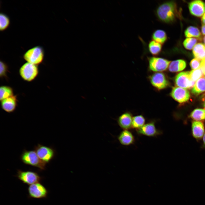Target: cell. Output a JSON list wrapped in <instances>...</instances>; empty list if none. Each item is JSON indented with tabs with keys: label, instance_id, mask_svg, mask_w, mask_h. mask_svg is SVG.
<instances>
[{
	"label": "cell",
	"instance_id": "obj_1",
	"mask_svg": "<svg viewBox=\"0 0 205 205\" xmlns=\"http://www.w3.org/2000/svg\"><path fill=\"white\" fill-rule=\"evenodd\" d=\"M177 12L175 3L173 1H169L159 5L156 8L155 13L159 20L169 24L172 23L175 20Z\"/></svg>",
	"mask_w": 205,
	"mask_h": 205
},
{
	"label": "cell",
	"instance_id": "obj_2",
	"mask_svg": "<svg viewBox=\"0 0 205 205\" xmlns=\"http://www.w3.org/2000/svg\"><path fill=\"white\" fill-rule=\"evenodd\" d=\"M20 159L25 165L36 167L41 171L46 169V164L40 159L34 150L24 149L20 155Z\"/></svg>",
	"mask_w": 205,
	"mask_h": 205
},
{
	"label": "cell",
	"instance_id": "obj_3",
	"mask_svg": "<svg viewBox=\"0 0 205 205\" xmlns=\"http://www.w3.org/2000/svg\"><path fill=\"white\" fill-rule=\"evenodd\" d=\"M44 52L40 46L34 47L27 51L23 54V59L28 62L38 65L43 61Z\"/></svg>",
	"mask_w": 205,
	"mask_h": 205
},
{
	"label": "cell",
	"instance_id": "obj_4",
	"mask_svg": "<svg viewBox=\"0 0 205 205\" xmlns=\"http://www.w3.org/2000/svg\"><path fill=\"white\" fill-rule=\"evenodd\" d=\"M38 71L37 65L27 62L21 67L19 73L23 80L30 82L37 77L38 74Z\"/></svg>",
	"mask_w": 205,
	"mask_h": 205
},
{
	"label": "cell",
	"instance_id": "obj_5",
	"mask_svg": "<svg viewBox=\"0 0 205 205\" xmlns=\"http://www.w3.org/2000/svg\"><path fill=\"white\" fill-rule=\"evenodd\" d=\"M149 69L153 72H162L169 67L171 61L161 57H150L147 58Z\"/></svg>",
	"mask_w": 205,
	"mask_h": 205
},
{
	"label": "cell",
	"instance_id": "obj_6",
	"mask_svg": "<svg viewBox=\"0 0 205 205\" xmlns=\"http://www.w3.org/2000/svg\"><path fill=\"white\" fill-rule=\"evenodd\" d=\"M34 149L40 159L46 164L49 163L55 155V150L51 147L38 144L34 146Z\"/></svg>",
	"mask_w": 205,
	"mask_h": 205
},
{
	"label": "cell",
	"instance_id": "obj_7",
	"mask_svg": "<svg viewBox=\"0 0 205 205\" xmlns=\"http://www.w3.org/2000/svg\"><path fill=\"white\" fill-rule=\"evenodd\" d=\"M16 177L23 183L29 185L39 183L42 179L35 172L31 171H23L20 169L18 170Z\"/></svg>",
	"mask_w": 205,
	"mask_h": 205
},
{
	"label": "cell",
	"instance_id": "obj_8",
	"mask_svg": "<svg viewBox=\"0 0 205 205\" xmlns=\"http://www.w3.org/2000/svg\"><path fill=\"white\" fill-rule=\"evenodd\" d=\"M155 123L154 120L149 122L140 128L136 130V133L139 135L149 137H156L161 135L162 132L157 128Z\"/></svg>",
	"mask_w": 205,
	"mask_h": 205
},
{
	"label": "cell",
	"instance_id": "obj_9",
	"mask_svg": "<svg viewBox=\"0 0 205 205\" xmlns=\"http://www.w3.org/2000/svg\"><path fill=\"white\" fill-rule=\"evenodd\" d=\"M149 79L153 86L159 91L166 88L169 85V82L165 75L162 72L153 73L150 76Z\"/></svg>",
	"mask_w": 205,
	"mask_h": 205
},
{
	"label": "cell",
	"instance_id": "obj_10",
	"mask_svg": "<svg viewBox=\"0 0 205 205\" xmlns=\"http://www.w3.org/2000/svg\"><path fill=\"white\" fill-rule=\"evenodd\" d=\"M28 191L30 198L36 199L46 198L48 193L46 188L39 183L30 185L28 188Z\"/></svg>",
	"mask_w": 205,
	"mask_h": 205
},
{
	"label": "cell",
	"instance_id": "obj_11",
	"mask_svg": "<svg viewBox=\"0 0 205 205\" xmlns=\"http://www.w3.org/2000/svg\"><path fill=\"white\" fill-rule=\"evenodd\" d=\"M175 81L177 86L184 89H190L193 87L195 82L192 80L190 76V72H183L175 77Z\"/></svg>",
	"mask_w": 205,
	"mask_h": 205
},
{
	"label": "cell",
	"instance_id": "obj_12",
	"mask_svg": "<svg viewBox=\"0 0 205 205\" xmlns=\"http://www.w3.org/2000/svg\"><path fill=\"white\" fill-rule=\"evenodd\" d=\"M170 95L174 100L179 103L187 101L190 97V94L188 90L179 87H173Z\"/></svg>",
	"mask_w": 205,
	"mask_h": 205
},
{
	"label": "cell",
	"instance_id": "obj_13",
	"mask_svg": "<svg viewBox=\"0 0 205 205\" xmlns=\"http://www.w3.org/2000/svg\"><path fill=\"white\" fill-rule=\"evenodd\" d=\"M188 7L192 15L200 17L205 12V3L201 0L193 1L189 3Z\"/></svg>",
	"mask_w": 205,
	"mask_h": 205
},
{
	"label": "cell",
	"instance_id": "obj_14",
	"mask_svg": "<svg viewBox=\"0 0 205 205\" xmlns=\"http://www.w3.org/2000/svg\"><path fill=\"white\" fill-rule=\"evenodd\" d=\"M18 101L17 96L13 95L1 101V108L7 112H13L16 108Z\"/></svg>",
	"mask_w": 205,
	"mask_h": 205
},
{
	"label": "cell",
	"instance_id": "obj_15",
	"mask_svg": "<svg viewBox=\"0 0 205 205\" xmlns=\"http://www.w3.org/2000/svg\"><path fill=\"white\" fill-rule=\"evenodd\" d=\"M133 116L130 112H127L122 114L117 119V122L123 130H129L132 128Z\"/></svg>",
	"mask_w": 205,
	"mask_h": 205
},
{
	"label": "cell",
	"instance_id": "obj_16",
	"mask_svg": "<svg viewBox=\"0 0 205 205\" xmlns=\"http://www.w3.org/2000/svg\"><path fill=\"white\" fill-rule=\"evenodd\" d=\"M118 139L121 144L126 146L132 145L135 142L134 136L129 130H123L118 135Z\"/></svg>",
	"mask_w": 205,
	"mask_h": 205
},
{
	"label": "cell",
	"instance_id": "obj_17",
	"mask_svg": "<svg viewBox=\"0 0 205 205\" xmlns=\"http://www.w3.org/2000/svg\"><path fill=\"white\" fill-rule=\"evenodd\" d=\"M192 133L195 139L199 140L203 137L205 133L204 126L201 121H194L191 125Z\"/></svg>",
	"mask_w": 205,
	"mask_h": 205
},
{
	"label": "cell",
	"instance_id": "obj_18",
	"mask_svg": "<svg viewBox=\"0 0 205 205\" xmlns=\"http://www.w3.org/2000/svg\"><path fill=\"white\" fill-rule=\"evenodd\" d=\"M151 38L153 40L162 44L167 40V36L164 30L161 29H157L153 32Z\"/></svg>",
	"mask_w": 205,
	"mask_h": 205
},
{
	"label": "cell",
	"instance_id": "obj_19",
	"mask_svg": "<svg viewBox=\"0 0 205 205\" xmlns=\"http://www.w3.org/2000/svg\"><path fill=\"white\" fill-rule=\"evenodd\" d=\"M192 53L195 58L202 60L205 58V45L202 43H198L193 48Z\"/></svg>",
	"mask_w": 205,
	"mask_h": 205
},
{
	"label": "cell",
	"instance_id": "obj_20",
	"mask_svg": "<svg viewBox=\"0 0 205 205\" xmlns=\"http://www.w3.org/2000/svg\"><path fill=\"white\" fill-rule=\"evenodd\" d=\"M186 66V62L184 60H177L171 62L169 69V71L172 72H178L183 70Z\"/></svg>",
	"mask_w": 205,
	"mask_h": 205
},
{
	"label": "cell",
	"instance_id": "obj_21",
	"mask_svg": "<svg viewBox=\"0 0 205 205\" xmlns=\"http://www.w3.org/2000/svg\"><path fill=\"white\" fill-rule=\"evenodd\" d=\"M192 92L197 95L205 91V77L203 76L196 81L192 89Z\"/></svg>",
	"mask_w": 205,
	"mask_h": 205
},
{
	"label": "cell",
	"instance_id": "obj_22",
	"mask_svg": "<svg viewBox=\"0 0 205 205\" xmlns=\"http://www.w3.org/2000/svg\"><path fill=\"white\" fill-rule=\"evenodd\" d=\"M148 49L151 54L154 56H157L161 52L162 45L152 40L149 42L148 43Z\"/></svg>",
	"mask_w": 205,
	"mask_h": 205
},
{
	"label": "cell",
	"instance_id": "obj_23",
	"mask_svg": "<svg viewBox=\"0 0 205 205\" xmlns=\"http://www.w3.org/2000/svg\"><path fill=\"white\" fill-rule=\"evenodd\" d=\"M185 36L188 38L194 37L201 40V34L199 29L196 27L190 26L188 27L184 32Z\"/></svg>",
	"mask_w": 205,
	"mask_h": 205
},
{
	"label": "cell",
	"instance_id": "obj_24",
	"mask_svg": "<svg viewBox=\"0 0 205 205\" xmlns=\"http://www.w3.org/2000/svg\"><path fill=\"white\" fill-rule=\"evenodd\" d=\"M189 116L195 121L204 120H205V110L201 108L196 109L191 112Z\"/></svg>",
	"mask_w": 205,
	"mask_h": 205
},
{
	"label": "cell",
	"instance_id": "obj_25",
	"mask_svg": "<svg viewBox=\"0 0 205 205\" xmlns=\"http://www.w3.org/2000/svg\"><path fill=\"white\" fill-rule=\"evenodd\" d=\"M145 122L144 116L142 114L137 115L133 117L132 128L136 130L139 129L143 126Z\"/></svg>",
	"mask_w": 205,
	"mask_h": 205
},
{
	"label": "cell",
	"instance_id": "obj_26",
	"mask_svg": "<svg viewBox=\"0 0 205 205\" xmlns=\"http://www.w3.org/2000/svg\"><path fill=\"white\" fill-rule=\"evenodd\" d=\"M13 95V91L11 87L2 86L0 88V100H3Z\"/></svg>",
	"mask_w": 205,
	"mask_h": 205
},
{
	"label": "cell",
	"instance_id": "obj_27",
	"mask_svg": "<svg viewBox=\"0 0 205 205\" xmlns=\"http://www.w3.org/2000/svg\"><path fill=\"white\" fill-rule=\"evenodd\" d=\"M10 20L9 17L6 14L1 13L0 14V30L3 31L9 27Z\"/></svg>",
	"mask_w": 205,
	"mask_h": 205
},
{
	"label": "cell",
	"instance_id": "obj_28",
	"mask_svg": "<svg viewBox=\"0 0 205 205\" xmlns=\"http://www.w3.org/2000/svg\"><path fill=\"white\" fill-rule=\"evenodd\" d=\"M203 74L202 69L200 67L190 72V78L192 80L195 82L203 76Z\"/></svg>",
	"mask_w": 205,
	"mask_h": 205
},
{
	"label": "cell",
	"instance_id": "obj_29",
	"mask_svg": "<svg viewBox=\"0 0 205 205\" xmlns=\"http://www.w3.org/2000/svg\"><path fill=\"white\" fill-rule=\"evenodd\" d=\"M197 42V40L196 38H188L184 41L183 45L185 48L191 50L193 48Z\"/></svg>",
	"mask_w": 205,
	"mask_h": 205
},
{
	"label": "cell",
	"instance_id": "obj_30",
	"mask_svg": "<svg viewBox=\"0 0 205 205\" xmlns=\"http://www.w3.org/2000/svg\"><path fill=\"white\" fill-rule=\"evenodd\" d=\"M9 71L8 66L5 62L0 61V76L2 78H7V74Z\"/></svg>",
	"mask_w": 205,
	"mask_h": 205
},
{
	"label": "cell",
	"instance_id": "obj_31",
	"mask_svg": "<svg viewBox=\"0 0 205 205\" xmlns=\"http://www.w3.org/2000/svg\"><path fill=\"white\" fill-rule=\"evenodd\" d=\"M201 63L200 60L194 58L190 61V65L192 69H196L200 67Z\"/></svg>",
	"mask_w": 205,
	"mask_h": 205
},
{
	"label": "cell",
	"instance_id": "obj_32",
	"mask_svg": "<svg viewBox=\"0 0 205 205\" xmlns=\"http://www.w3.org/2000/svg\"><path fill=\"white\" fill-rule=\"evenodd\" d=\"M200 68L202 69L204 74L205 76V58L202 61Z\"/></svg>",
	"mask_w": 205,
	"mask_h": 205
},
{
	"label": "cell",
	"instance_id": "obj_33",
	"mask_svg": "<svg viewBox=\"0 0 205 205\" xmlns=\"http://www.w3.org/2000/svg\"><path fill=\"white\" fill-rule=\"evenodd\" d=\"M202 32L203 35H205V24H203L201 27Z\"/></svg>",
	"mask_w": 205,
	"mask_h": 205
},
{
	"label": "cell",
	"instance_id": "obj_34",
	"mask_svg": "<svg viewBox=\"0 0 205 205\" xmlns=\"http://www.w3.org/2000/svg\"><path fill=\"white\" fill-rule=\"evenodd\" d=\"M201 21L203 24H205V12L202 17Z\"/></svg>",
	"mask_w": 205,
	"mask_h": 205
},
{
	"label": "cell",
	"instance_id": "obj_35",
	"mask_svg": "<svg viewBox=\"0 0 205 205\" xmlns=\"http://www.w3.org/2000/svg\"><path fill=\"white\" fill-rule=\"evenodd\" d=\"M203 146L205 147V132L203 137Z\"/></svg>",
	"mask_w": 205,
	"mask_h": 205
},
{
	"label": "cell",
	"instance_id": "obj_36",
	"mask_svg": "<svg viewBox=\"0 0 205 205\" xmlns=\"http://www.w3.org/2000/svg\"><path fill=\"white\" fill-rule=\"evenodd\" d=\"M203 41L205 45V36L203 38Z\"/></svg>",
	"mask_w": 205,
	"mask_h": 205
},
{
	"label": "cell",
	"instance_id": "obj_37",
	"mask_svg": "<svg viewBox=\"0 0 205 205\" xmlns=\"http://www.w3.org/2000/svg\"><path fill=\"white\" fill-rule=\"evenodd\" d=\"M204 107H205V99H204Z\"/></svg>",
	"mask_w": 205,
	"mask_h": 205
}]
</instances>
